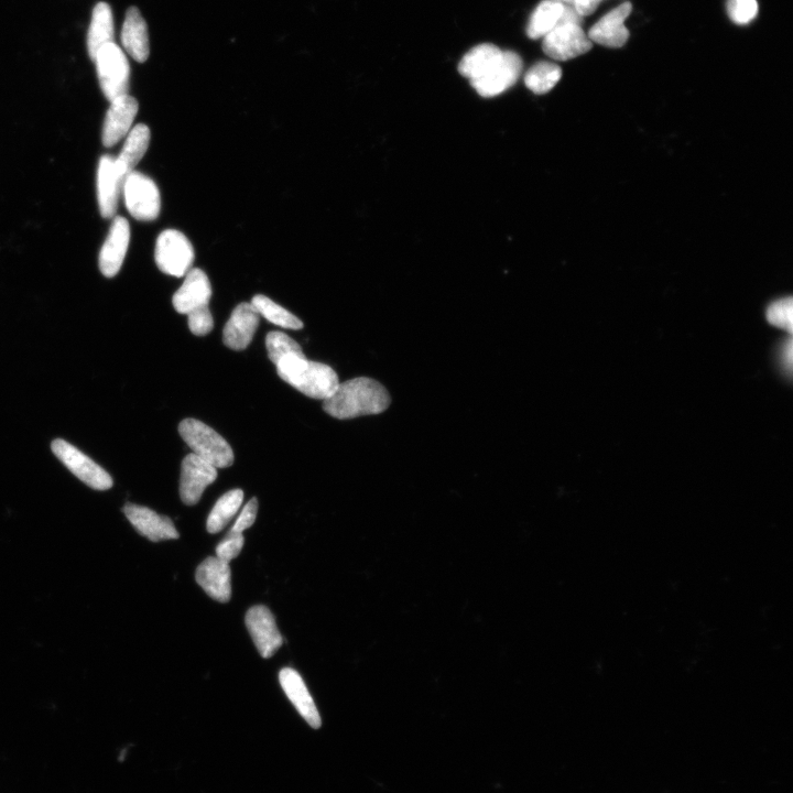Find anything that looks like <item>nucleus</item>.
I'll use <instances>...</instances> for the list:
<instances>
[{
    "label": "nucleus",
    "instance_id": "nucleus-1",
    "mask_svg": "<svg viewBox=\"0 0 793 793\" xmlns=\"http://www.w3.org/2000/svg\"><path fill=\"white\" fill-rule=\"evenodd\" d=\"M391 403L384 385L368 377H357L339 385L335 393L323 400V410L339 420L383 414Z\"/></svg>",
    "mask_w": 793,
    "mask_h": 793
},
{
    "label": "nucleus",
    "instance_id": "nucleus-2",
    "mask_svg": "<svg viewBox=\"0 0 793 793\" xmlns=\"http://www.w3.org/2000/svg\"><path fill=\"white\" fill-rule=\"evenodd\" d=\"M276 367L284 382L309 398L327 400L340 385L331 366L309 361L306 355L286 357Z\"/></svg>",
    "mask_w": 793,
    "mask_h": 793
},
{
    "label": "nucleus",
    "instance_id": "nucleus-3",
    "mask_svg": "<svg viewBox=\"0 0 793 793\" xmlns=\"http://www.w3.org/2000/svg\"><path fill=\"white\" fill-rule=\"evenodd\" d=\"M181 438L189 445L193 454L215 469H226L234 463L231 445L211 427L200 420L186 419L179 425Z\"/></svg>",
    "mask_w": 793,
    "mask_h": 793
},
{
    "label": "nucleus",
    "instance_id": "nucleus-4",
    "mask_svg": "<svg viewBox=\"0 0 793 793\" xmlns=\"http://www.w3.org/2000/svg\"><path fill=\"white\" fill-rule=\"evenodd\" d=\"M102 92L110 102L127 95L130 80V65L126 54L115 42L108 43L94 59Z\"/></svg>",
    "mask_w": 793,
    "mask_h": 793
},
{
    "label": "nucleus",
    "instance_id": "nucleus-5",
    "mask_svg": "<svg viewBox=\"0 0 793 793\" xmlns=\"http://www.w3.org/2000/svg\"><path fill=\"white\" fill-rule=\"evenodd\" d=\"M126 208L137 221L152 222L161 211L160 191L154 180L143 173L130 172L124 182Z\"/></svg>",
    "mask_w": 793,
    "mask_h": 793
},
{
    "label": "nucleus",
    "instance_id": "nucleus-6",
    "mask_svg": "<svg viewBox=\"0 0 793 793\" xmlns=\"http://www.w3.org/2000/svg\"><path fill=\"white\" fill-rule=\"evenodd\" d=\"M155 259L162 273L180 278L189 273L195 254L186 235L177 230H167L158 237Z\"/></svg>",
    "mask_w": 793,
    "mask_h": 793
},
{
    "label": "nucleus",
    "instance_id": "nucleus-7",
    "mask_svg": "<svg viewBox=\"0 0 793 793\" xmlns=\"http://www.w3.org/2000/svg\"><path fill=\"white\" fill-rule=\"evenodd\" d=\"M51 448L57 458L93 490L107 491L113 486L111 475L72 444L58 439L52 442Z\"/></svg>",
    "mask_w": 793,
    "mask_h": 793
},
{
    "label": "nucleus",
    "instance_id": "nucleus-8",
    "mask_svg": "<svg viewBox=\"0 0 793 793\" xmlns=\"http://www.w3.org/2000/svg\"><path fill=\"white\" fill-rule=\"evenodd\" d=\"M593 42L582 26L559 25L543 38L542 49L556 61H569L589 52Z\"/></svg>",
    "mask_w": 793,
    "mask_h": 793
},
{
    "label": "nucleus",
    "instance_id": "nucleus-9",
    "mask_svg": "<svg viewBox=\"0 0 793 793\" xmlns=\"http://www.w3.org/2000/svg\"><path fill=\"white\" fill-rule=\"evenodd\" d=\"M523 71V60L513 51H504L503 58L482 78L471 81L473 89L483 97H495L513 88Z\"/></svg>",
    "mask_w": 793,
    "mask_h": 793
},
{
    "label": "nucleus",
    "instance_id": "nucleus-10",
    "mask_svg": "<svg viewBox=\"0 0 793 793\" xmlns=\"http://www.w3.org/2000/svg\"><path fill=\"white\" fill-rule=\"evenodd\" d=\"M217 479V469L199 456L191 453L182 461L180 496L188 506L197 505L205 488Z\"/></svg>",
    "mask_w": 793,
    "mask_h": 793
},
{
    "label": "nucleus",
    "instance_id": "nucleus-11",
    "mask_svg": "<svg viewBox=\"0 0 793 793\" xmlns=\"http://www.w3.org/2000/svg\"><path fill=\"white\" fill-rule=\"evenodd\" d=\"M246 626L259 654L265 659L273 657L284 643L275 617L266 606L252 607L246 614Z\"/></svg>",
    "mask_w": 793,
    "mask_h": 793
},
{
    "label": "nucleus",
    "instance_id": "nucleus-12",
    "mask_svg": "<svg viewBox=\"0 0 793 793\" xmlns=\"http://www.w3.org/2000/svg\"><path fill=\"white\" fill-rule=\"evenodd\" d=\"M260 315L252 303L243 302L232 312L223 331V342L233 351H244L252 343Z\"/></svg>",
    "mask_w": 793,
    "mask_h": 793
},
{
    "label": "nucleus",
    "instance_id": "nucleus-13",
    "mask_svg": "<svg viewBox=\"0 0 793 793\" xmlns=\"http://www.w3.org/2000/svg\"><path fill=\"white\" fill-rule=\"evenodd\" d=\"M212 287L208 276L199 268L190 269L183 285L172 298L173 307L180 314H191L209 308Z\"/></svg>",
    "mask_w": 793,
    "mask_h": 793
},
{
    "label": "nucleus",
    "instance_id": "nucleus-14",
    "mask_svg": "<svg viewBox=\"0 0 793 793\" xmlns=\"http://www.w3.org/2000/svg\"><path fill=\"white\" fill-rule=\"evenodd\" d=\"M124 513L141 536L152 542L179 539L180 535L169 517L161 516L150 508L127 504Z\"/></svg>",
    "mask_w": 793,
    "mask_h": 793
},
{
    "label": "nucleus",
    "instance_id": "nucleus-15",
    "mask_svg": "<svg viewBox=\"0 0 793 793\" xmlns=\"http://www.w3.org/2000/svg\"><path fill=\"white\" fill-rule=\"evenodd\" d=\"M139 105L134 97L119 96L111 102L103 126V145L111 148L119 143L132 129Z\"/></svg>",
    "mask_w": 793,
    "mask_h": 793
},
{
    "label": "nucleus",
    "instance_id": "nucleus-16",
    "mask_svg": "<svg viewBox=\"0 0 793 793\" xmlns=\"http://www.w3.org/2000/svg\"><path fill=\"white\" fill-rule=\"evenodd\" d=\"M124 182L125 178L117 170L115 157L103 156L97 171V199L104 219H113L115 216Z\"/></svg>",
    "mask_w": 793,
    "mask_h": 793
},
{
    "label": "nucleus",
    "instance_id": "nucleus-17",
    "mask_svg": "<svg viewBox=\"0 0 793 793\" xmlns=\"http://www.w3.org/2000/svg\"><path fill=\"white\" fill-rule=\"evenodd\" d=\"M130 242V226L124 217L117 216L113 220L110 234L100 253V269L107 278H113L121 270Z\"/></svg>",
    "mask_w": 793,
    "mask_h": 793
},
{
    "label": "nucleus",
    "instance_id": "nucleus-18",
    "mask_svg": "<svg viewBox=\"0 0 793 793\" xmlns=\"http://www.w3.org/2000/svg\"><path fill=\"white\" fill-rule=\"evenodd\" d=\"M195 579L213 600L221 603L230 602L232 597L230 563L217 557H210L200 564Z\"/></svg>",
    "mask_w": 793,
    "mask_h": 793
},
{
    "label": "nucleus",
    "instance_id": "nucleus-19",
    "mask_svg": "<svg viewBox=\"0 0 793 793\" xmlns=\"http://www.w3.org/2000/svg\"><path fill=\"white\" fill-rule=\"evenodd\" d=\"M633 6L623 3L606 14L591 28L589 38L592 42L607 48H622L629 39L625 21L632 14Z\"/></svg>",
    "mask_w": 793,
    "mask_h": 793
},
{
    "label": "nucleus",
    "instance_id": "nucleus-20",
    "mask_svg": "<svg viewBox=\"0 0 793 793\" xmlns=\"http://www.w3.org/2000/svg\"><path fill=\"white\" fill-rule=\"evenodd\" d=\"M279 681L282 690L285 691L302 718L312 729L319 730L322 725L321 716L299 673L291 668L282 669L279 673Z\"/></svg>",
    "mask_w": 793,
    "mask_h": 793
},
{
    "label": "nucleus",
    "instance_id": "nucleus-21",
    "mask_svg": "<svg viewBox=\"0 0 793 793\" xmlns=\"http://www.w3.org/2000/svg\"><path fill=\"white\" fill-rule=\"evenodd\" d=\"M122 43L126 52L139 63L148 60L150 43L148 27L138 8L130 7L122 29Z\"/></svg>",
    "mask_w": 793,
    "mask_h": 793
},
{
    "label": "nucleus",
    "instance_id": "nucleus-22",
    "mask_svg": "<svg viewBox=\"0 0 793 793\" xmlns=\"http://www.w3.org/2000/svg\"><path fill=\"white\" fill-rule=\"evenodd\" d=\"M150 138V129L145 124H139L130 130L121 154L115 158L117 170L125 179L144 158Z\"/></svg>",
    "mask_w": 793,
    "mask_h": 793
},
{
    "label": "nucleus",
    "instance_id": "nucleus-23",
    "mask_svg": "<svg viewBox=\"0 0 793 793\" xmlns=\"http://www.w3.org/2000/svg\"><path fill=\"white\" fill-rule=\"evenodd\" d=\"M504 51L490 43L474 47L459 64V72L471 81L482 78L503 58Z\"/></svg>",
    "mask_w": 793,
    "mask_h": 793
},
{
    "label": "nucleus",
    "instance_id": "nucleus-24",
    "mask_svg": "<svg viewBox=\"0 0 793 793\" xmlns=\"http://www.w3.org/2000/svg\"><path fill=\"white\" fill-rule=\"evenodd\" d=\"M114 42V18L110 5L99 3L95 6L88 34L89 56L94 61L99 52L108 43Z\"/></svg>",
    "mask_w": 793,
    "mask_h": 793
},
{
    "label": "nucleus",
    "instance_id": "nucleus-25",
    "mask_svg": "<svg viewBox=\"0 0 793 793\" xmlns=\"http://www.w3.org/2000/svg\"><path fill=\"white\" fill-rule=\"evenodd\" d=\"M564 4L559 0H543L531 15L527 28L529 38H545L559 24Z\"/></svg>",
    "mask_w": 793,
    "mask_h": 793
},
{
    "label": "nucleus",
    "instance_id": "nucleus-26",
    "mask_svg": "<svg viewBox=\"0 0 793 793\" xmlns=\"http://www.w3.org/2000/svg\"><path fill=\"white\" fill-rule=\"evenodd\" d=\"M244 501L242 490H233L224 494L215 504L206 523L210 534H219L240 510Z\"/></svg>",
    "mask_w": 793,
    "mask_h": 793
},
{
    "label": "nucleus",
    "instance_id": "nucleus-27",
    "mask_svg": "<svg viewBox=\"0 0 793 793\" xmlns=\"http://www.w3.org/2000/svg\"><path fill=\"white\" fill-rule=\"evenodd\" d=\"M562 70L556 63L541 61L531 67L525 76L527 88L535 94L549 93L561 80Z\"/></svg>",
    "mask_w": 793,
    "mask_h": 793
},
{
    "label": "nucleus",
    "instance_id": "nucleus-28",
    "mask_svg": "<svg viewBox=\"0 0 793 793\" xmlns=\"http://www.w3.org/2000/svg\"><path fill=\"white\" fill-rule=\"evenodd\" d=\"M252 304L260 317H264L267 321L278 325L280 328L290 330L303 329V322L296 315H293L266 296H255Z\"/></svg>",
    "mask_w": 793,
    "mask_h": 793
},
{
    "label": "nucleus",
    "instance_id": "nucleus-29",
    "mask_svg": "<svg viewBox=\"0 0 793 793\" xmlns=\"http://www.w3.org/2000/svg\"><path fill=\"white\" fill-rule=\"evenodd\" d=\"M266 347L269 360L275 365L286 357L304 355L300 344L282 332L275 331L268 333Z\"/></svg>",
    "mask_w": 793,
    "mask_h": 793
},
{
    "label": "nucleus",
    "instance_id": "nucleus-30",
    "mask_svg": "<svg viewBox=\"0 0 793 793\" xmlns=\"http://www.w3.org/2000/svg\"><path fill=\"white\" fill-rule=\"evenodd\" d=\"M727 14L736 25H748L758 14L757 0H729Z\"/></svg>",
    "mask_w": 793,
    "mask_h": 793
},
{
    "label": "nucleus",
    "instance_id": "nucleus-31",
    "mask_svg": "<svg viewBox=\"0 0 793 793\" xmlns=\"http://www.w3.org/2000/svg\"><path fill=\"white\" fill-rule=\"evenodd\" d=\"M792 298L781 299L770 304L767 310V319L776 327L792 331Z\"/></svg>",
    "mask_w": 793,
    "mask_h": 793
},
{
    "label": "nucleus",
    "instance_id": "nucleus-32",
    "mask_svg": "<svg viewBox=\"0 0 793 793\" xmlns=\"http://www.w3.org/2000/svg\"><path fill=\"white\" fill-rule=\"evenodd\" d=\"M244 536L240 532L231 531L216 548V557L230 563L240 556L244 547Z\"/></svg>",
    "mask_w": 793,
    "mask_h": 793
},
{
    "label": "nucleus",
    "instance_id": "nucleus-33",
    "mask_svg": "<svg viewBox=\"0 0 793 793\" xmlns=\"http://www.w3.org/2000/svg\"><path fill=\"white\" fill-rule=\"evenodd\" d=\"M189 329L197 336H205L214 328L213 315L210 308L195 311L188 315Z\"/></svg>",
    "mask_w": 793,
    "mask_h": 793
},
{
    "label": "nucleus",
    "instance_id": "nucleus-34",
    "mask_svg": "<svg viewBox=\"0 0 793 793\" xmlns=\"http://www.w3.org/2000/svg\"><path fill=\"white\" fill-rule=\"evenodd\" d=\"M257 512H258V501L257 498L254 497L244 507L243 512L241 513L240 517H238V519L236 520V523L231 531L240 532V534H243V531H245L248 528H251L255 524L257 518Z\"/></svg>",
    "mask_w": 793,
    "mask_h": 793
},
{
    "label": "nucleus",
    "instance_id": "nucleus-35",
    "mask_svg": "<svg viewBox=\"0 0 793 793\" xmlns=\"http://www.w3.org/2000/svg\"><path fill=\"white\" fill-rule=\"evenodd\" d=\"M563 13L559 21V25H578L582 26L583 17L578 13L572 3H563Z\"/></svg>",
    "mask_w": 793,
    "mask_h": 793
},
{
    "label": "nucleus",
    "instance_id": "nucleus-36",
    "mask_svg": "<svg viewBox=\"0 0 793 793\" xmlns=\"http://www.w3.org/2000/svg\"><path fill=\"white\" fill-rule=\"evenodd\" d=\"M601 2L602 0H572L573 6L582 17L593 14Z\"/></svg>",
    "mask_w": 793,
    "mask_h": 793
},
{
    "label": "nucleus",
    "instance_id": "nucleus-37",
    "mask_svg": "<svg viewBox=\"0 0 793 793\" xmlns=\"http://www.w3.org/2000/svg\"><path fill=\"white\" fill-rule=\"evenodd\" d=\"M781 357H782L781 358V362L785 364V368H786V365H788V368L791 369L792 343H791L790 340L785 344L784 347H782Z\"/></svg>",
    "mask_w": 793,
    "mask_h": 793
},
{
    "label": "nucleus",
    "instance_id": "nucleus-38",
    "mask_svg": "<svg viewBox=\"0 0 793 793\" xmlns=\"http://www.w3.org/2000/svg\"><path fill=\"white\" fill-rule=\"evenodd\" d=\"M561 3H572V0H559Z\"/></svg>",
    "mask_w": 793,
    "mask_h": 793
}]
</instances>
